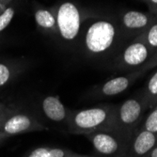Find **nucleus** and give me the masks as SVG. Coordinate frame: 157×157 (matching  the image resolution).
Masks as SVG:
<instances>
[{"label":"nucleus","instance_id":"f257e3e1","mask_svg":"<svg viewBox=\"0 0 157 157\" xmlns=\"http://www.w3.org/2000/svg\"><path fill=\"white\" fill-rule=\"evenodd\" d=\"M127 40L117 19L100 15L86 18L79 44L83 53L92 59H105L116 55Z\"/></svg>","mask_w":157,"mask_h":157},{"label":"nucleus","instance_id":"f03ea898","mask_svg":"<svg viewBox=\"0 0 157 157\" xmlns=\"http://www.w3.org/2000/svg\"><path fill=\"white\" fill-rule=\"evenodd\" d=\"M102 130L117 131L116 105H101L78 110L71 109L66 130L68 133L86 136Z\"/></svg>","mask_w":157,"mask_h":157},{"label":"nucleus","instance_id":"7ed1b4c3","mask_svg":"<svg viewBox=\"0 0 157 157\" xmlns=\"http://www.w3.org/2000/svg\"><path fill=\"white\" fill-rule=\"evenodd\" d=\"M56 6L58 38L70 46L79 44L83 24L89 16L74 2L65 1Z\"/></svg>","mask_w":157,"mask_h":157},{"label":"nucleus","instance_id":"20e7f679","mask_svg":"<svg viewBox=\"0 0 157 157\" xmlns=\"http://www.w3.org/2000/svg\"><path fill=\"white\" fill-rule=\"evenodd\" d=\"M146 110L141 95L129 98L116 105L117 131L130 140L143 121Z\"/></svg>","mask_w":157,"mask_h":157},{"label":"nucleus","instance_id":"39448f33","mask_svg":"<svg viewBox=\"0 0 157 157\" xmlns=\"http://www.w3.org/2000/svg\"><path fill=\"white\" fill-rule=\"evenodd\" d=\"M152 56V52L146 44L141 35L130 40L115 55L114 68L122 72H135L144 66Z\"/></svg>","mask_w":157,"mask_h":157},{"label":"nucleus","instance_id":"423d86ee","mask_svg":"<svg viewBox=\"0 0 157 157\" xmlns=\"http://www.w3.org/2000/svg\"><path fill=\"white\" fill-rule=\"evenodd\" d=\"M85 136L100 157H124L129 142V139L114 130L96 131Z\"/></svg>","mask_w":157,"mask_h":157},{"label":"nucleus","instance_id":"0eeeda50","mask_svg":"<svg viewBox=\"0 0 157 157\" xmlns=\"http://www.w3.org/2000/svg\"><path fill=\"white\" fill-rule=\"evenodd\" d=\"M49 128L31 114L19 112L18 110L10 116L0 128V143L7 138L20 134L40 132Z\"/></svg>","mask_w":157,"mask_h":157},{"label":"nucleus","instance_id":"6e6552de","mask_svg":"<svg viewBox=\"0 0 157 157\" xmlns=\"http://www.w3.org/2000/svg\"><path fill=\"white\" fill-rule=\"evenodd\" d=\"M156 17L150 11L125 10L119 14L117 19L122 34L126 40H133L143 34Z\"/></svg>","mask_w":157,"mask_h":157},{"label":"nucleus","instance_id":"1a4fd4ad","mask_svg":"<svg viewBox=\"0 0 157 157\" xmlns=\"http://www.w3.org/2000/svg\"><path fill=\"white\" fill-rule=\"evenodd\" d=\"M142 75L138 70L135 72L126 73L125 75L112 77L105 83L93 89L92 96L95 98H108L119 95L129 89L131 86Z\"/></svg>","mask_w":157,"mask_h":157},{"label":"nucleus","instance_id":"9d476101","mask_svg":"<svg viewBox=\"0 0 157 157\" xmlns=\"http://www.w3.org/2000/svg\"><path fill=\"white\" fill-rule=\"evenodd\" d=\"M40 111L42 116L50 123L60 129L67 130L71 109L62 104L59 96H45L40 101Z\"/></svg>","mask_w":157,"mask_h":157},{"label":"nucleus","instance_id":"9b49d317","mask_svg":"<svg viewBox=\"0 0 157 157\" xmlns=\"http://www.w3.org/2000/svg\"><path fill=\"white\" fill-rule=\"evenodd\" d=\"M157 144V134L147 131L139 126L133 134L124 157H144Z\"/></svg>","mask_w":157,"mask_h":157},{"label":"nucleus","instance_id":"f8f14e48","mask_svg":"<svg viewBox=\"0 0 157 157\" xmlns=\"http://www.w3.org/2000/svg\"><path fill=\"white\" fill-rule=\"evenodd\" d=\"M56 10V6L49 8L37 4L34 6V18L38 28L53 38H58Z\"/></svg>","mask_w":157,"mask_h":157},{"label":"nucleus","instance_id":"ddd939ff","mask_svg":"<svg viewBox=\"0 0 157 157\" xmlns=\"http://www.w3.org/2000/svg\"><path fill=\"white\" fill-rule=\"evenodd\" d=\"M85 154L75 152L69 149L59 147H39L25 157H83Z\"/></svg>","mask_w":157,"mask_h":157},{"label":"nucleus","instance_id":"4468645a","mask_svg":"<svg viewBox=\"0 0 157 157\" xmlns=\"http://www.w3.org/2000/svg\"><path fill=\"white\" fill-rule=\"evenodd\" d=\"M147 110L152 109L157 105V72L148 81L143 94H141Z\"/></svg>","mask_w":157,"mask_h":157},{"label":"nucleus","instance_id":"2eb2a0df","mask_svg":"<svg viewBox=\"0 0 157 157\" xmlns=\"http://www.w3.org/2000/svg\"><path fill=\"white\" fill-rule=\"evenodd\" d=\"M20 72L16 64L0 62V88L10 83Z\"/></svg>","mask_w":157,"mask_h":157},{"label":"nucleus","instance_id":"dca6fc26","mask_svg":"<svg viewBox=\"0 0 157 157\" xmlns=\"http://www.w3.org/2000/svg\"><path fill=\"white\" fill-rule=\"evenodd\" d=\"M141 37L149 46L152 54L157 51V18L149 26L148 29L143 34H141Z\"/></svg>","mask_w":157,"mask_h":157},{"label":"nucleus","instance_id":"f3484780","mask_svg":"<svg viewBox=\"0 0 157 157\" xmlns=\"http://www.w3.org/2000/svg\"><path fill=\"white\" fill-rule=\"evenodd\" d=\"M140 127L147 131L157 134V105L151 109V112L142 121Z\"/></svg>","mask_w":157,"mask_h":157},{"label":"nucleus","instance_id":"a211bd4d","mask_svg":"<svg viewBox=\"0 0 157 157\" xmlns=\"http://www.w3.org/2000/svg\"><path fill=\"white\" fill-rule=\"evenodd\" d=\"M8 5L5 10L0 12V33L10 24L14 14H15V8L12 5Z\"/></svg>","mask_w":157,"mask_h":157},{"label":"nucleus","instance_id":"6ab92c4d","mask_svg":"<svg viewBox=\"0 0 157 157\" xmlns=\"http://www.w3.org/2000/svg\"><path fill=\"white\" fill-rule=\"evenodd\" d=\"M154 67H157V51H155L152 54V56H151V59L148 60V62L144 66H142L138 71L142 75H143L144 73L148 72L149 70H151V69H152Z\"/></svg>","mask_w":157,"mask_h":157},{"label":"nucleus","instance_id":"aec40b11","mask_svg":"<svg viewBox=\"0 0 157 157\" xmlns=\"http://www.w3.org/2000/svg\"><path fill=\"white\" fill-rule=\"evenodd\" d=\"M18 109L16 108H13V107H10V106H7L4 110H2L0 112V128L2 127V125L4 124V122L6 121V120L11 116L13 113H15Z\"/></svg>","mask_w":157,"mask_h":157},{"label":"nucleus","instance_id":"412c9836","mask_svg":"<svg viewBox=\"0 0 157 157\" xmlns=\"http://www.w3.org/2000/svg\"><path fill=\"white\" fill-rule=\"evenodd\" d=\"M146 5L149 8V11L157 18V0H147Z\"/></svg>","mask_w":157,"mask_h":157},{"label":"nucleus","instance_id":"4be33fe9","mask_svg":"<svg viewBox=\"0 0 157 157\" xmlns=\"http://www.w3.org/2000/svg\"><path fill=\"white\" fill-rule=\"evenodd\" d=\"M10 2L11 0H0V12H2Z\"/></svg>","mask_w":157,"mask_h":157},{"label":"nucleus","instance_id":"5701e85b","mask_svg":"<svg viewBox=\"0 0 157 157\" xmlns=\"http://www.w3.org/2000/svg\"><path fill=\"white\" fill-rule=\"evenodd\" d=\"M144 157H157V144L151 150V151Z\"/></svg>","mask_w":157,"mask_h":157},{"label":"nucleus","instance_id":"b1692460","mask_svg":"<svg viewBox=\"0 0 157 157\" xmlns=\"http://www.w3.org/2000/svg\"><path fill=\"white\" fill-rule=\"evenodd\" d=\"M7 106H8L7 105H5V104H3V103H0V112H1L2 110H4Z\"/></svg>","mask_w":157,"mask_h":157},{"label":"nucleus","instance_id":"393cba45","mask_svg":"<svg viewBox=\"0 0 157 157\" xmlns=\"http://www.w3.org/2000/svg\"><path fill=\"white\" fill-rule=\"evenodd\" d=\"M140 1H142V2H144L145 4H147V0H140Z\"/></svg>","mask_w":157,"mask_h":157},{"label":"nucleus","instance_id":"a878e982","mask_svg":"<svg viewBox=\"0 0 157 157\" xmlns=\"http://www.w3.org/2000/svg\"><path fill=\"white\" fill-rule=\"evenodd\" d=\"M83 157H90V156H88V155H84ZM99 157H100V156H99Z\"/></svg>","mask_w":157,"mask_h":157}]
</instances>
